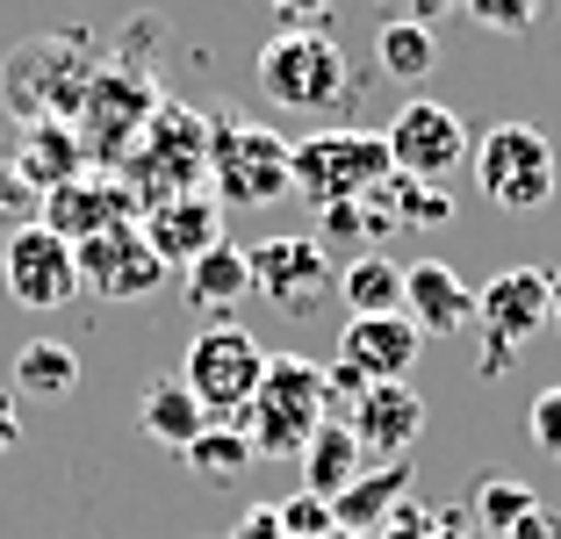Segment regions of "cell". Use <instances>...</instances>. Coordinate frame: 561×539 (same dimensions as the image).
Here are the masks:
<instances>
[{"label":"cell","instance_id":"6da1fadb","mask_svg":"<svg viewBox=\"0 0 561 539\" xmlns=\"http://www.w3.org/2000/svg\"><path fill=\"white\" fill-rule=\"evenodd\" d=\"M116 180L130 187L137 216L159 202H181L209 187V123L181 101H159V115L145 123V137L130 145V159L116 165Z\"/></svg>","mask_w":561,"mask_h":539},{"label":"cell","instance_id":"7a4b0ae2","mask_svg":"<svg viewBox=\"0 0 561 539\" xmlns=\"http://www.w3.org/2000/svg\"><path fill=\"white\" fill-rule=\"evenodd\" d=\"M94 72H101V50L87 36H30L0 66V101L15 108V123H72Z\"/></svg>","mask_w":561,"mask_h":539},{"label":"cell","instance_id":"3957f363","mask_svg":"<svg viewBox=\"0 0 561 539\" xmlns=\"http://www.w3.org/2000/svg\"><path fill=\"white\" fill-rule=\"evenodd\" d=\"M317 425H331V410H324V367H310V359H296V353L266 359L260 395L238 410V432H245L252 460H280V454L302 460V446L317 439Z\"/></svg>","mask_w":561,"mask_h":539},{"label":"cell","instance_id":"277c9868","mask_svg":"<svg viewBox=\"0 0 561 539\" xmlns=\"http://www.w3.org/2000/svg\"><path fill=\"white\" fill-rule=\"evenodd\" d=\"M260 94L288 115H331L353 94V66L331 30H280L260 44Z\"/></svg>","mask_w":561,"mask_h":539},{"label":"cell","instance_id":"5b68a950","mask_svg":"<svg viewBox=\"0 0 561 539\" xmlns=\"http://www.w3.org/2000/svg\"><path fill=\"white\" fill-rule=\"evenodd\" d=\"M159 80L145 66H101L94 87H87L80 115H72V137H80L87 165H123L130 145L145 137V123L159 115Z\"/></svg>","mask_w":561,"mask_h":539},{"label":"cell","instance_id":"8992f818","mask_svg":"<svg viewBox=\"0 0 561 539\" xmlns=\"http://www.w3.org/2000/svg\"><path fill=\"white\" fill-rule=\"evenodd\" d=\"M288 195V145L260 123L216 115L209 123V202L216 209H260Z\"/></svg>","mask_w":561,"mask_h":539},{"label":"cell","instance_id":"52a82bcc","mask_svg":"<svg viewBox=\"0 0 561 539\" xmlns=\"http://www.w3.org/2000/svg\"><path fill=\"white\" fill-rule=\"evenodd\" d=\"M389 173H397V165H389V145L367 137V130H317V137H302V145H288V187H302L317 209H331V202H367Z\"/></svg>","mask_w":561,"mask_h":539},{"label":"cell","instance_id":"ba28073f","mask_svg":"<svg viewBox=\"0 0 561 539\" xmlns=\"http://www.w3.org/2000/svg\"><path fill=\"white\" fill-rule=\"evenodd\" d=\"M260 375H266L260 339H252L245 324H231V317L202 324L195 345H187V367H181V381L195 389V403L209 410V417H238V410L260 395Z\"/></svg>","mask_w":561,"mask_h":539},{"label":"cell","instance_id":"9c48e42d","mask_svg":"<svg viewBox=\"0 0 561 539\" xmlns=\"http://www.w3.org/2000/svg\"><path fill=\"white\" fill-rule=\"evenodd\" d=\"M476 187L504 216H533L554 202V145L533 123H496L476 145Z\"/></svg>","mask_w":561,"mask_h":539},{"label":"cell","instance_id":"30bf717a","mask_svg":"<svg viewBox=\"0 0 561 539\" xmlns=\"http://www.w3.org/2000/svg\"><path fill=\"white\" fill-rule=\"evenodd\" d=\"M547 310H554V274L547 266H504L490 288L476 295V324H482V375H504L512 353H526L547 331Z\"/></svg>","mask_w":561,"mask_h":539},{"label":"cell","instance_id":"8fae6325","mask_svg":"<svg viewBox=\"0 0 561 539\" xmlns=\"http://www.w3.org/2000/svg\"><path fill=\"white\" fill-rule=\"evenodd\" d=\"M245 274H252V295H266L274 310L288 317H310L324 310V295L339 288V266H331V252L317 245V238H260V245L245 252Z\"/></svg>","mask_w":561,"mask_h":539},{"label":"cell","instance_id":"7c38bea8","mask_svg":"<svg viewBox=\"0 0 561 539\" xmlns=\"http://www.w3.org/2000/svg\"><path fill=\"white\" fill-rule=\"evenodd\" d=\"M389 165H397L403 180H425V187H439L454 165L468 159V130H461V115L446 108V101H403L397 123H389Z\"/></svg>","mask_w":561,"mask_h":539},{"label":"cell","instance_id":"4fadbf2b","mask_svg":"<svg viewBox=\"0 0 561 539\" xmlns=\"http://www.w3.org/2000/svg\"><path fill=\"white\" fill-rule=\"evenodd\" d=\"M72 274H80V288L101 295V302H145V295L165 288V266H159V252L145 245L137 223L101 230V238L72 245Z\"/></svg>","mask_w":561,"mask_h":539},{"label":"cell","instance_id":"5bb4252c","mask_svg":"<svg viewBox=\"0 0 561 539\" xmlns=\"http://www.w3.org/2000/svg\"><path fill=\"white\" fill-rule=\"evenodd\" d=\"M0 274H8V295H15L22 310H58L80 295V274H72V245L66 238H50L44 223H22L0 252Z\"/></svg>","mask_w":561,"mask_h":539},{"label":"cell","instance_id":"9a60e30c","mask_svg":"<svg viewBox=\"0 0 561 539\" xmlns=\"http://www.w3.org/2000/svg\"><path fill=\"white\" fill-rule=\"evenodd\" d=\"M36 223H44L50 238H66V245H87L101 230L137 223V202L116 173H80L72 187H50V195L36 202Z\"/></svg>","mask_w":561,"mask_h":539},{"label":"cell","instance_id":"2e32d148","mask_svg":"<svg viewBox=\"0 0 561 539\" xmlns=\"http://www.w3.org/2000/svg\"><path fill=\"white\" fill-rule=\"evenodd\" d=\"M346 432L360 439V454L403 460L417 446V432H425V395H417L411 381H367L346 410Z\"/></svg>","mask_w":561,"mask_h":539},{"label":"cell","instance_id":"e0dca14e","mask_svg":"<svg viewBox=\"0 0 561 539\" xmlns=\"http://www.w3.org/2000/svg\"><path fill=\"white\" fill-rule=\"evenodd\" d=\"M403 317L417 324V339H454L461 324H476V288L446 260L403 266Z\"/></svg>","mask_w":561,"mask_h":539},{"label":"cell","instance_id":"ac0fdd59","mask_svg":"<svg viewBox=\"0 0 561 539\" xmlns=\"http://www.w3.org/2000/svg\"><path fill=\"white\" fill-rule=\"evenodd\" d=\"M417 353H425V339H417L411 317H353L346 339H339V359L360 381H411Z\"/></svg>","mask_w":561,"mask_h":539},{"label":"cell","instance_id":"d6986e66","mask_svg":"<svg viewBox=\"0 0 561 539\" xmlns=\"http://www.w3.org/2000/svg\"><path fill=\"white\" fill-rule=\"evenodd\" d=\"M145 245L159 252V266H195L209 245H224V209L209 195H181V202H159V209L137 216Z\"/></svg>","mask_w":561,"mask_h":539},{"label":"cell","instance_id":"ffe728a7","mask_svg":"<svg viewBox=\"0 0 561 539\" xmlns=\"http://www.w3.org/2000/svg\"><path fill=\"white\" fill-rule=\"evenodd\" d=\"M15 180L30 187L36 202L50 195V187H72L80 173H94L80 151V137H72V123H22V145H15Z\"/></svg>","mask_w":561,"mask_h":539},{"label":"cell","instance_id":"44dd1931","mask_svg":"<svg viewBox=\"0 0 561 539\" xmlns=\"http://www.w3.org/2000/svg\"><path fill=\"white\" fill-rule=\"evenodd\" d=\"M137 425H145L151 446H165V454H187V446L209 432V410H202L195 389L173 375V381H151V389H145V403H137Z\"/></svg>","mask_w":561,"mask_h":539},{"label":"cell","instance_id":"7402d4cb","mask_svg":"<svg viewBox=\"0 0 561 539\" xmlns=\"http://www.w3.org/2000/svg\"><path fill=\"white\" fill-rule=\"evenodd\" d=\"M15 403H66L80 389V353L66 339H30L15 353V375H8Z\"/></svg>","mask_w":561,"mask_h":539},{"label":"cell","instance_id":"603a6c76","mask_svg":"<svg viewBox=\"0 0 561 539\" xmlns=\"http://www.w3.org/2000/svg\"><path fill=\"white\" fill-rule=\"evenodd\" d=\"M360 474H367L360 439H353L346 425H317V439L302 446V482H310L302 496H317V504H339V496H346Z\"/></svg>","mask_w":561,"mask_h":539},{"label":"cell","instance_id":"cb8c5ba5","mask_svg":"<svg viewBox=\"0 0 561 539\" xmlns=\"http://www.w3.org/2000/svg\"><path fill=\"white\" fill-rule=\"evenodd\" d=\"M411 496V460H389L381 474H360L339 504H331V532H346V539H360V532H381V518Z\"/></svg>","mask_w":561,"mask_h":539},{"label":"cell","instance_id":"d4e9b609","mask_svg":"<svg viewBox=\"0 0 561 539\" xmlns=\"http://www.w3.org/2000/svg\"><path fill=\"white\" fill-rule=\"evenodd\" d=\"M181 295L195 302L202 317H209V324H216V317H231V302H238V295H252L245 252H238L231 238H224V245H209V252H202V260L181 274Z\"/></svg>","mask_w":561,"mask_h":539},{"label":"cell","instance_id":"484cf974","mask_svg":"<svg viewBox=\"0 0 561 539\" xmlns=\"http://www.w3.org/2000/svg\"><path fill=\"white\" fill-rule=\"evenodd\" d=\"M339 295H346L353 317H403V266L381 260V252H360L339 274Z\"/></svg>","mask_w":561,"mask_h":539},{"label":"cell","instance_id":"4316f807","mask_svg":"<svg viewBox=\"0 0 561 539\" xmlns=\"http://www.w3.org/2000/svg\"><path fill=\"white\" fill-rule=\"evenodd\" d=\"M375 58H381V72H389V80H425L432 66H439V36L425 30V22H381V36H375Z\"/></svg>","mask_w":561,"mask_h":539},{"label":"cell","instance_id":"83f0119b","mask_svg":"<svg viewBox=\"0 0 561 539\" xmlns=\"http://www.w3.org/2000/svg\"><path fill=\"white\" fill-rule=\"evenodd\" d=\"M526 511H540V496L526 490V482H512V474H490V482H476V496H468V525L490 539H512V525L526 518Z\"/></svg>","mask_w":561,"mask_h":539},{"label":"cell","instance_id":"f1b7e54d","mask_svg":"<svg viewBox=\"0 0 561 539\" xmlns=\"http://www.w3.org/2000/svg\"><path fill=\"white\" fill-rule=\"evenodd\" d=\"M181 460L202 474V482H216V490H224V482H238V474L252 468V446H245V432H231V425L216 432V425H209V432H202V439L187 446Z\"/></svg>","mask_w":561,"mask_h":539},{"label":"cell","instance_id":"f546056e","mask_svg":"<svg viewBox=\"0 0 561 539\" xmlns=\"http://www.w3.org/2000/svg\"><path fill=\"white\" fill-rule=\"evenodd\" d=\"M324 230H331V238H346V245H367V238H381V230H397V223H389V216L375 209V195H367V202H331Z\"/></svg>","mask_w":561,"mask_h":539},{"label":"cell","instance_id":"4dcf8cb0","mask_svg":"<svg viewBox=\"0 0 561 539\" xmlns=\"http://www.w3.org/2000/svg\"><path fill=\"white\" fill-rule=\"evenodd\" d=\"M461 8L482 22V30H496V36H526L533 22H540L547 0H461Z\"/></svg>","mask_w":561,"mask_h":539},{"label":"cell","instance_id":"1f68e13d","mask_svg":"<svg viewBox=\"0 0 561 539\" xmlns=\"http://www.w3.org/2000/svg\"><path fill=\"white\" fill-rule=\"evenodd\" d=\"M526 439L540 446L547 460H561V381L533 395V410H526Z\"/></svg>","mask_w":561,"mask_h":539},{"label":"cell","instance_id":"d6a6232c","mask_svg":"<svg viewBox=\"0 0 561 539\" xmlns=\"http://www.w3.org/2000/svg\"><path fill=\"white\" fill-rule=\"evenodd\" d=\"M432 532H439V518H432L417 496H403V504L381 518V539H432Z\"/></svg>","mask_w":561,"mask_h":539},{"label":"cell","instance_id":"836d02e7","mask_svg":"<svg viewBox=\"0 0 561 539\" xmlns=\"http://www.w3.org/2000/svg\"><path fill=\"white\" fill-rule=\"evenodd\" d=\"M280 532H310V539H331V504H317V496H296V504L280 511Z\"/></svg>","mask_w":561,"mask_h":539},{"label":"cell","instance_id":"e575fe53","mask_svg":"<svg viewBox=\"0 0 561 539\" xmlns=\"http://www.w3.org/2000/svg\"><path fill=\"white\" fill-rule=\"evenodd\" d=\"M274 8H280L288 22H296V30H317V22H324L331 8H339V0H274Z\"/></svg>","mask_w":561,"mask_h":539},{"label":"cell","instance_id":"d590c367","mask_svg":"<svg viewBox=\"0 0 561 539\" xmlns=\"http://www.w3.org/2000/svg\"><path fill=\"white\" fill-rule=\"evenodd\" d=\"M22 446V403H15V389H0V454H15Z\"/></svg>","mask_w":561,"mask_h":539},{"label":"cell","instance_id":"8d00e7d4","mask_svg":"<svg viewBox=\"0 0 561 539\" xmlns=\"http://www.w3.org/2000/svg\"><path fill=\"white\" fill-rule=\"evenodd\" d=\"M0 209H15V216H36V195L15 180V165H0Z\"/></svg>","mask_w":561,"mask_h":539},{"label":"cell","instance_id":"74e56055","mask_svg":"<svg viewBox=\"0 0 561 539\" xmlns=\"http://www.w3.org/2000/svg\"><path fill=\"white\" fill-rule=\"evenodd\" d=\"M512 539H561V518H554V511L540 504V511H526V518L512 525Z\"/></svg>","mask_w":561,"mask_h":539},{"label":"cell","instance_id":"f35d334b","mask_svg":"<svg viewBox=\"0 0 561 539\" xmlns=\"http://www.w3.org/2000/svg\"><path fill=\"white\" fill-rule=\"evenodd\" d=\"M446 8H461V0H417V15H411V22H425V30H432V22H439Z\"/></svg>","mask_w":561,"mask_h":539},{"label":"cell","instance_id":"ab89813d","mask_svg":"<svg viewBox=\"0 0 561 539\" xmlns=\"http://www.w3.org/2000/svg\"><path fill=\"white\" fill-rule=\"evenodd\" d=\"M432 539H476V532H468L461 518H439V532H432Z\"/></svg>","mask_w":561,"mask_h":539},{"label":"cell","instance_id":"60d3db41","mask_svg":"<svg viewBox=\"0 0 561 539\" xmlns=\"http://www.w3.org/2000/svg\"><path fill=\"white\" fill-rule=\"evenodd\" d=\"M547 324L561 331V266H554V310H547Z\"/></svg>","mask_w":561,"mask_h":539},{"label":"cell","instance_id":"b9f144b4","mask_svg":"<svg viewBox=\"0 0 561 539\" xmlns=\"http://www.w3.org/2000/svg\"><path fill=\"white\" fill-rule=\"evenodd\" d=\"M331 539H346V532H331Z\"/></svg>","mask_w":561,"mask_h":539}]
</instances>
